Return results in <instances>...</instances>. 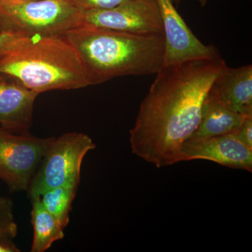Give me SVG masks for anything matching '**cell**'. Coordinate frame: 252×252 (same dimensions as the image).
<instances>
[{"label": "cell", "mask_w": 252, "mask_h": 252, "mask_svg": "<svg viewBox=\"0 0 252 252\" xmlns=\"http://www.w3.org/2000/svg\"><path fill=\"white\" fill-rule=\"evenodd\" d=\"M182 1L183 0H173L175 5L180 4ZM196 1H198V4H200L201 7H205L208 4L209 1H212V0H196ZM217 1H220V0H217Z\"/></svg>", "instance_id": "ffe728a7"}, {"label": "cell", "mask_w": 252, "mask_h": 252, "mask_svg": "<svg viewBox=\"0 0 252 252\" xmlns=\"http://www.w3.org/2000/svg\"><path fill=\"white\" fill-rule=\"evenodd\" d=\"M64 36L77 51L90 86L124 76L156 74L163 64V34L144 35L81 26Z\"/></svg>", "instance_id": "3957f363"}, {"label": "cell", "mask_w": 252, "mask_h": 252, "mask_svg": "<svg viewBox=\"0 0 252 252\" xmlns=\"http://www.w3.org/2000/svg\"><path fill=\"white\" fill-rule=\"evenodd\" d=\"M0 74L39 94L90 86L77 51L64 35L0 32Z\"/></svg>", "instance_id": "7a4b0ae2"}, {"label": "cell", "mask_w": 252, "mask_h": 252, "mask_svg": "<svg viewBox=\"0 0 252 252\" xmlns=\"http://www.w3.org/2000/svg\"><path fill=\"white\" fill-rule=\"evenodd\" d=\"M235 135L240 142L252 149V116L247 117Z\"/></svg>", "instance_id": "e0dca14e"}, {"label": "cell", "mask_w": 252, "mask_h": 252, "mask_svg": "<svg viewBox=\"0 0 252 252\" xmlns=\"http://www.w3.org/2000/svg\"><path fill=\"white\" fill-rule=\"evenodd\" d=\"M18 233V227L14 218L0 217V240L13 241Z\"/></svg>", "instance_id": "2e32d148"}, {"label": "cell", "mask_w": 252, "mask_h": 252, "mask_svg": "<svg viewBox=\"0 0 252 252\" xmlns=\"http://www.w3.org/2000/svg\"><path fill=\"white\" fill-rule=\"evenodd\" d=\"M81 26L130 34H163L156 0H127L112 9L82 11Z\"/></svg>", "instance_id": "52a82bcc"}, {"label": "cell", "mask_w": 252, "mask_h": 252, "mask_svg": "<svg viewBox=\"0 0 252 252\" xmlns=\"http://www.w3.org/2000/svg\"><path fill=\"white\" fill-rule=\"evenodd\" d=\"M6 1H33V0H6Z\"/></svg>", "instance_id": "44dd1931"}, {"label": "cell", "mask_w": 252, "mask_h": 252, "mask_svg": "<svg viewBox=\"0 0 252 252\" xmlns=\"http://www.w3.org/2000/svg\"><path fill=\"white\" fill-rule=\"evenodd\" d=\"M126 1L127 0H71L81 11L112 9Z\"/></svg>", "instance_id": "9a60e30c"}, {"label": "cell", "mask_w": 252, "mask_h": 252, "mask_svg": "<svg viewBox=\"0 0 252 252\" xmlns=\"http://www.w3.org/2000/svg\"><path fill=\"white\" fill-rule=\"evenodd\" d=\"M39 94L14 78L0 74V125L16 134H29L33 109Z\"/></svg>", "instance_id": "30bf717a"}, {"label": "cell", "mask_w": 252, "mask_h": 252, "mask_svg": "<svg viewBox=\"0 0 252 252\" xmlns=\"http://www.w3.org/2000/svg\"><path fill=\"white\" fill-rule=\"evenodd\" d=\"M31 223L33 228L32 252H44L55 242L64 238V229L41 204L39 197L32 199Z\"/></svg>", "instance_id": "4fadbf2b"}, {"label": "cell", "mask_w": 252, "mask_h": 252, "mask_svg": "<svg viewBox=\"0 0 252 252\" xmlns=\"http://www.w3.org/2000/svg\"><path fill=\"white\" fill-rule=\"evenodd\" d=\"M81 15L71 0H0V32L64 36L81 26Z\"/></svg>", "instance_id": "277c9868"}, {"label": "cell", "mask_w": 252, "mask_h": 252, "mask_svg": "<svg viewBox=\"0 0 252 252\" xmlns=\"http://www.w3.org/2000/svg\"><path fill=\"white\" fill-rule=\"evenodd\" d=\"M221 56L162 66L130 131L132 153L156 167L181 161V148L196 130L214 81L226 66Z\"/></svg>", "instance_id": "6da1fadb"}, {"label": "cell", "mask_w": 252, "mask_h": 252, "mask_svg": "<svg viewBox=\"0 0 252 252\" xmlns=\"http://www.w3.org/2000/svg\"><path fill=\"white\" fill-rule=\"evenodd\" d=\"M208 94L230 110L252 116V65L225 66L214 81Z\"/></svg>", "instance_id": "8fae6325"}, {"label": "cell", "mask_w": 252, "mask_h": 252, "mask_svg": "<svg viewBox=\"0 0 252 252\" xmlns=\"http://www.w3.org/2000/svg\"><path fill=\"white\" fill-rule=\"evenodd\" d=\"M19 249L16 248L13 241L0 240V252H18Z\"/></svg>", "instance_id": "d6986e66"}, {"label": "cell", "mask_w": 252, "mask_h": 252, "mask_svg": "<svg viewBox=\"0 0 252 252\" xmlns=\"http://www.w3.org/2000/svg\"><path fill=\"white\" fill-rule=\"evenodd\" d=\"M198 159L252 172V149L240 142L235 133L188 139L181 148V161Z\"/></svg>", "instance_id": "9c48e42d"}, {"label": "cell", "mask_w": 252, "mask_h": 252, "mask_svg": "<svg viewBox=\"0 0 252 252\" xmlns=\"http://www.w3.org/2000/svg\"><path fill=\"white\" fill-rule=\"evenodd\" d=\"M78 187L77 184L61 186L46 190L39 197L43 206L64 228L69 224V214Z\"/></svg>", "instance_id": "5bb4252c"}, {"label": "cell", "mask_w": 252, "mask_h": 252, "mask_svg": "<svg viewBox=\"0 0 252 252\" xmlns=\"http://www.w3.org/2000/svg\"><path fill=\"white\" fill-rule=\"evenodd\" d=\"M95 147L90 137L80 132H67L54 137L28 187L31 200L40 197L49 189L79 185L83 160Z\"/></svg>", "instance_id": "5b68a950"}, {"label": "cell", "mask_w": 252, "mask_h": 252, "mask_svg": "<svg viewBox=\"0 0 252 252\" xmlns=\"http://www.w3.org/2000/svg\"><path fill=\"white\" fill-rule=\"evenodd\" d=\"M0 217L14 218L13 202L11 199L0 196Z\"/></svg>", "instance_id": "ac0fdd59"}, {"label": "cell", "mask_w": 252, "mask_h": 252, "mask_svg": "<svg viewBox=\"0 0 252 252\" xmlns=\"http://www.w3.org/2000/svg\"><path fill=\"white\" fill-rule=\"evenodd\" d=\"M54 137L41 138L0 128V179L12 191L27 190Z\"/></svg>", "instance_id": "8992f818"}, {"label": "cell", "mask_w": 252, "mask_h": 252, "mask_svg": "<svg viewBox=\"0 0 252 252\" xmlns=\"http://www.w3.org/2000/svg\"><path fill=\"white\" fill-rule=\"evenodd\" d=\"M246 117L230 110L207 94L202 107L200 123L189 138H205L235 133Z\"/></svg>", "instance_id": "7c38bea8"}, {"label": "cell", "mask_w": 252, "mask_h": 252, "mask_svg": "<svg viewBox=\"0 0 252 252\" xmlns=\"http://www.w3.org/2000/svg\"><path fill=\"white\" fill-rule=\"evenodd\" d=\"M161 17L165 51L162 66L220 56L216 46L199 40L179 14L173 0H156Z\"/></svg>", "instance_id": "ba28073f"}]
</instances>
